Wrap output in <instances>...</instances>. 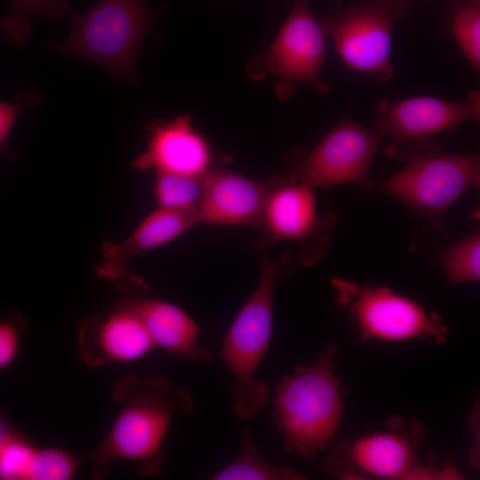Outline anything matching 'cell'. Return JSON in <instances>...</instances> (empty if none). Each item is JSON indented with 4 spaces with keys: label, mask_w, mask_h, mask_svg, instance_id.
<instances>
[{
    "label": "cell",
    "mask_w": 480,
    "mask_h": 480,
    "mask_svg": "<svg viewBox=\"0 0 480 480\" xmlns=\"http://www.w3.org/2000/svg\"><path fill=\"white\" fill-rule=\"evenodd\" d=\"M36 448L24 434L14 430L0 449V479L26 480Z\"/></svg>",
    "instance_id": "cell-24"
},
{
    "label": "cell",
    "mask_w": 480,
    "mask_h": 480,
    "mask_svg": "<svg viewBox=\"0 0 480 480\" xmlns=\"http://www.w3.org/2000/svg\"><path fill=\"white\" fill-rule=\"evenodd\" d=\"M204 178L156 172L153 195L156 207L197 213L204 192Z\"/></svg>",
    "instance_id": "cell-20"
},
{
    "label": "cell",
    "mask_w": 480,
    "mask_h": 480,
    "mask_svg": "<svg viewBox=\"0 0 480 480\" xmlns=\"http://www.w3.org/2000/svg\"><path fill=\"white\" fill-rule=\"evenodd\" d=\"M147 146L132 163L135 172L204 178L219 163L208 140L195 128L189 115L157 120L146 126Z\"/></svg>",
    "instance_id": "cell-13"
},
{
    "label": "cell",
    "mask_w": 480,
    "mask_h": 480,
    "mask_svg": "<svg viewBox=\"0 0 480 480\" xmlns=\"http://www.w3.org/2000/svg\"><path fill=\"white\" fill-rule=\"evenodd\" d=\"M395 157L406 162L401 171L358 188L388 196L442 228L448 208L480 183L479 154H452L429 140L404 147Z\"/></svg>",
    "instance_id": "cell-4"
},
{
    "label": "cell",
    "mask_w": 480,
    "mask_h": 480,
    "mask_svg": "<svg viewBox=\"0 0 480 480\" xmlns=\"http://www.w3.org/2000/svg\"><path fill=\"white\" fill-rule=\"evenodd\" d=\"M68 14L71 32L56 50L92 60L116 79L137 81V57L155 20L145 0H100L84 13Z\"/></svg>",
    "instance_id": "cell-6"
},
{
    "label": "cell",
    "mask_w": 480,
    "mask_h": 480,
    "mask_svg": "<svg viewBox=\"0 0 480 480\" xmlns=\"http://www.w3.org/2000/svg\"><path fill=\"white\" fill-rule=\"evenodd\" d=\"M326 38L309 2L294 0L271 44L249 63V72L253 77H274L278 95L284 99L292 95L299 84L312 86L325 94L329 86L322 78V70Z\"/></svg>",
    "instance_id": "cell-9"
},
{
    "label": "cell",
    "mask_w": 480,
    "mask_h": 480,
    "mask_svg": "<svg viewBox=\"0 0 480 480\" xmlns=\"http://www.w3.org/2000/svg\"><path fill=\"white\" fill-rule=\"evenodd\" d=\"M80 459L60 448L36 447L26 480H69L78 468Z\"/></svg>",
    "instance_id": "cell-23"
},
{
    "label": "cell",
    "mask_w": 480,
    "mask_h": 480,
    "mask_svg": "<svg viewBox=\"0 0 480 480\" xmlns=\"http://www.w3.org/2000/svg\"><path fill=\"white\" fill-rule=\"evenodd\" d=\"M285 174L253 179L216 165L204 178L199 224L248 226L259 229L268 196Z\"/></svg>",
    "instance_id": "cell-15"
},
{
    "label": "cell",
    "mask_w": 480,
    "mask_h": 480,
    "mask_svg": "<svg viewBox=\"0 0 480 480\" xmlns=\"http://www.w3.org/2000/svg\"><path fill=\"white\" fill-rule=\"evenodd\" d=\"M450 33L460 52L480 70V0H455L450 17Z\"/></svg>",
    "instance_id": "cell-21"
},
{
    "label": "cell",
    "mask_w": 480,
    "mask_h": 480,
    "mask_svg": "<svg viewBox=\"0 0 480 480\" xmlns=\"http://www.w3.org/2000/svg\"><path fill=\"white\" fill-rule=\"evenodd\" d=\"M119 412L109 431L91 452V477L103 479L116 460L132 462L142 476L158 475L166 454L164 443L173 417L195 408L191 393L159 376L131 373L114 387Z\"/></svg>",
    "instance_id": "cell-1"
},
{
    "label": "cell",
    "mask_w": 480,
    "mask_h": 480,
    "mask_svg": "<svg viewBox=\"0 0 480 480\" xmlns=\"http://www.w3.org/2000/svg\"><path fill=\"white\" fill-rule=\"evenodd\" d=\"M337 351L329 344L314 363L296 366L275 385L273 415L285 450L308 461L335 440L344 413Z\"/></svg>",
    "instance_id": "cell-2"
},
{
    "label": "cell",
    "mask_w": 480,
    "mask_h": 480,
    "mask_svg": "<svg viewBox=\"0 0 480 480\" xmlns=\"http://www.w3.org/2000/svg\"><path fill=\"white\" fill-rule=\"evenodd\" d=\"M241 448L237 457L215 473L212 480H304L308 477L287 467L268 462L244 428L240 434Z\"/></svg>",
    "instance_id": "cell-18"
},
{
    "label": "cell",
    "mask_w": 480,
    "mask_h": 480,
    "mask_svg": "<svg viewBox=\"0 0 480 480\" xmlns=\"http://www.w3.org/2000/svg\"><path fill=\"white\" fill-rule=\"evenodd\" d=\"M330 283L361 341L416 340L438 345L447 340L448 328L440 316L411 298L386 286H361L339 277Z\"/></svg>",
    "instance_id": "cell-8"
},
{
    "label": "cell",
    "mask_w": 480,
    "mask_h": 480,
    "mask_svg": "<svg viewBox=\"0 0 480 480\" xmlns=\"http://www.w3.org/2000/svg\"><path fill=\"white\" fill-rule=\"evenodd\" d=\"M77 346L81 359L92 367L133 362L157 348L140 316L122 298L81 322Z\"/></svg>",
    "instance_id": "cell-14"
},
{
    "label": "cell",
    "mask_w": 480,
    "mask_h": 480,
    "mask_svg": "<svg viewBox=\"0 0 480 480\" xmlns=\"http://www.w3.org/2000/svg\"><path fill=\"white\" fill-rule=\"evenodd\" d=\"M479 119L480 92L474 90L460 101L428 95L396 101L383 100L376 106L370 127L383 140H388L384 152L395 157L404 147L429 141L441 132L465 122L478 123Z\"/></svg>",
    "instance_id": "cell-11"
},
{
    "label": "cell",
    "mask_w": 480,
    "mask_h": 480,
    "mask_svg": "<svg viewBox=\"0 0 480 480\" xmlns=\"http://www.w3.org/2000/svg\"><path fill=\"white\" fill-rule=\"evenodd\" d=\"M426 435L420 421L395 416L383 429L336 442L324 468L340 479H461L451 464L437 467L420 461Z\"/></svg>",
    "instance_id": "cell-5"
},
{
    "label": "cell",
    "mask_w": 480,
    "mask_h": 480,
    "mask_svg": "<svg viewBox=\"0 0 480 480\" xmlns=\"http://www.w3.org/2000/svg\"><path fill=\"white\" fill-rule=\"evenodd\" d=\"M14 430L9 420L0 412V449Z\"/></svg>",
    "instance_id": "cell-27"
},
{
    "label": "cell",
    "mask_w": 480,
    "mask_h": 480,
    "mask_svg": "<svg viewBox=\"0 0 480 480\" xmlns=\"http://www.w3.org/2000/svg\"><path fill=\"white\" fill-rule=\"evenodd\" d=\"M336 225L333 213L318 212L313 188L292 172L271 191L259 229L267 247L279 241L291 243L298 248V262L310 266L326 253Z\"/></svg>",
    "instance_id": "cell-10"
},
{
    "label": "cell",
    "mask_w": 480,
    "mask_h": 480,
    "mask_svg": "<svg viewBox=\"0 0 480 480\" xmlns=\"http://www.w3.org/2000/svg\"><path fill=\"white\" fill-rule=\"evenodd\" d=\"M480 236L474 233L447 246L439 254V263L447 280L459 284L479 281Z\"/></svg>",
    "instance_id": "cell-22"
},
{
    "label": "cell",
    "mask_w": 480,
    "mask_h": 480,
    "mask_svg": "<svg viewBox=\"0 0 480 480\" xmlns=\"http://www.w3.org/2000/svg\"><path fill=\"white\" fill-rule=\"evenodd\" d=\"M383 141L371 127L346 117L299 163L292 173L312 188L343 184L359 187L370 180L372 165Z\"/></svg>",
    "instance_id": "cell-12"
},
{
    "label": "cell",
    "mask_w": 480,
    "mask_h": 480,
    "mask_svg": "<svg viewBox=\"0 0 480 480\" xmlns=\"http://www.w3.org/2000/svg\"><path fill=\"white\" fill-rule=\"evenodd\" d=\"M12 11L2 18L0 30L12 45L21 47L31 36V20L37 15L60 18L70 12L66 0H10Z\"/></svg>",
    "instance_id": "cell-19"
},
{
    "label": "cell",
    "mask_w": 480,
    "mask_h": 480,
    "mask_svg": "<svg viewBox=\"0 0 480 480\" xmlns=\"http://www.w3.org/2000/svg\"><path fill=\"white\" fill-rule=\"evenodd\" d=\"M118 289L124 300L140 316L156 348L187 361L212 363L216 355L198 344L202 332L192 316L180 306L147 297V284L133 276L120 279Z\"/></svg>",
    "instance_id": "cell-16"
},
{
    "label": "cell",
    "mask_w": 480,
    "mask_h": 480,
    "mask_svg": "<svg viewBox=\"0 0 480 480\" xmlns=\"http://www.w3.org/2000/svg\"><path fill=\"white\" fill-rule=\"evenodd\" d=\"M199 225L197 213L156 207L120 242H105L95 274L108 280H120L126 274V263L147 252L162 247Z\"/></svg>",
    "instance_id": "cell-17"
},
{
    "label": "cell",
    "mask_w": 480,
    "mask_h": 480,
    "mask_svg": "<svg viewBox=\"0 0 480 480\" xmlns=\"http://www.w3.org/2000/svg\"><path fill=\"white\" fill-rule=\"evenodd\" d=\"M26 327L25 320L19 314L0 318V371L16 359Z\"/></svg>",
    "instance_id": "cell-25"
},
{
    "label": "cell",
    "mask_w": 480,
    "mask_h": 480,
    "mask_svg": "<svg viewBox=\"0 0 480 480\" xmlns=\"http://www.w3.org/2000/svg\"><path fill=\"white\" fill-rule=\"evenodd\" d=\"M36 95L24 92L15 102L0 100V156L12 160L13 154L9 146V138L20 109L36 102Z\"/></svg>",
    "instance_id": "cell-26"
},
{
    "label": "cell",
    "mask_w": 480,
    "mask_h": 480,
    "mask_svg": "<svg viewBox=\"0 0 480 480\" xmlns=\"http://www.w3.org/2000/svg\"><path fill=\"white\" fill-rule=\"evenodd\" d=\"M255 247L260 260L258 284L228 329L219 354L235 377L232 407L240 420L251 418L268 403V386L257 379V372L270 343L276 285L296 268L288 252L276 259L260 241Z\"/></svg>",
    "instance_id": "cell-3"
},
{
    "label": "cell",
    "mask_w": 480,
    "mask_h": 480,
    "mask_svg": "<svg viewBox=\"0 0 480 480\" xmlns=\"http://www.w3.org/2000/svg\"><path fill=\"white\" fill-rule=\"evenodd\" d=\"M412 0H358L320 20L327 38L352 71L385 83L394 75L393 32Z\"/></svg>",
    "instance_id": "cell-7"
}]
</instances>
